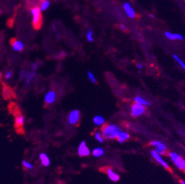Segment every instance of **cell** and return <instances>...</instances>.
I'll list each match as a JSON object with an SVG mask.
<instances>
[{
	"label": "cell",
	"instance_id": "obj_1",
	"mask_svg": "<svg viewBox=\"0 0 185 184\" xmlns=\"http://www.w3.org/2000/svg\"><path fill=\"white\" fill-rule=\"evenodd\" d=\"M122 130L116 124H107L102 129V135L104 139H115L117 138L118 133Z\"/></svg>",
	"mask_w": 185,
	"mask_h": 184
},
{
	"label": "cell",
	"instance_id": "obj_2",
	"mask_svg": "<svg viewBox=\"0 0 185 184\" xmlns=\"http://www.w3.org/2000/svg\"><path fill=\"white\" fill-rule=\"evenodd\" d=\"M40 8L34 7L31 9L30 15L32 17V24L35 29H39L42 24V16Z\"/></svg>",
	"mask_w": 185,
	"mask_h": 184
},
{
	"label": "cell",
	"instance_id": "obj_3",
	"mask_svg": "<svg viewBox=\"0 0 185 184\" xmlns=\"http://www.w3.org/2000/svg\"><path fill=\"white\" fill-rule=\"evenodd\" d=\"M169 157L173 161V162L175 163V166L178 167L179 169L182 170L185 172V160L183 159L180 155L175 152H170Z\"/></svg>",
	"mask_w": 185,
	"mask_h": 184
},
{
	"label": "cell",
	"instance_id": "obj_4",
	"mask_svg": "<svg viewBox=\"0 0 185 184\" xmlns=\"http://www.w3.org/2000/svg\"><path fill=\"white\" fill-rule=\"evenodd\" d=\"M145 111V108L144 105H140V104L136 103L131 106V115L134 117H138L141 115H143Z\"/></svg>",
	"mask_w": 185,
	"mask_h": 184
},
{
	"label": "cell",
	"instance_id": "obj_5",
	"mask_svg": "<svg viewBox=\"0 0 185 184\" xmlns=\"http://www.w3.org/2000/svg\"><path fill=\"white\" fill-rule=\"evenodd\" d=\"M80 112L79 110H73L69 113L68 115V122L70 124L74 125L77 124L80 121Z\"/></svg>",
	"mask_w": 185,
	"mask_h": 184
},
{
	"label": "cell",
	"instance_id": "obj_6",
	"mask_svg": "<svg viewBox=\"0 0 185 184\" xmlns=\"http://www.w3.org/2000/svg\"><path fill=\"white\" fill-rule=\"evenodd\" d=\"M78 153L80 157H86L90 155V150L86 145L85 141H82L79 144L78 150Z\"/></svg>",
	"mask_w": 185,
	"mask_h": 184
},
{
	"label": "cell",
	"instance_id": "obj_7",
	"mask_svg": "<svg viewBox=\"0 0 185 184\" xmlns=\"http://www.w3.org/2000/svg\"><path fill=\"white\" fill-rule=\"evenodd\" d=\"M151 145L154 147L155 151L158 152L160 155L165 154L167 149H166V146L162 142H158V141H153V142H151Z\"/></svg>",
	"mask_w": 185,
	"mask_h": 184
},
{
	"label": "cell",
	"instance_id": "obj_8",
	"mask_svg": "<svg viewBox=\"0 0 185 184\" xmlns=\"http://www.w3.org/2000/svg\"><path fill=\"white\" fill-rule=\"evenodd\" d=\"M151 155H152V157L154 158V159L156 160V161H157L159 163V164L162 165V166H164V168H166V169L168 168V165H167V162H166V161H164L163 159H162V156L160 155V154H159L158 152H156L155 150H151Z\"/></svg>",
	"mask_w": 185,
	"mask_h": 184
},
{
	"label": "cell",
	"instance_id": "obj_9",
	"mask_svg": "<svg viewBox=\"0 0 185 184\" xmlns=\"http://www.w3.org/2000/svg\"><path fill=\"white\" fill-rule=\"evenodd\" d=\"M11 44H12V47L15 51L16 52H21L24 49V44L21 41L16 40V38L12 39L11 40Z\"/></svg>",
	"mask_w": 185,
	"mask_h": 184
},
{
	"label": "cell",
	"instance_id": "obj_10",
	"mask_svg": "<svg viewBox=\"0 0 185 184\" xmlns=\"http://www.w3.org/2000/svg\"><path fill=\"white\" fill-rule=\"evenodd\" d=\"M55 97H56V94L55 92H53V91H50L49 92L46 93L45 97H44L45 103L46 104H48V105L53 104L54 102H55Z\"/></svg>",
	"mask_w": 185,
	"mask_h": 184
},
{
	"label": "cell",
	"instance_id": "obj_11",
	"mask_svg": "<svg viewBox=\"0 0 185 184\" xmlns=\"http://www.w3.org/2000/svg\"><path fill=\"white\" fill-rule=\"evenodd\" d=\"M116 139H117V141L119 143H124L126 141L130 139V135L128 133H126V132L120 131L118 133V134H117V136Z\"/></svg>",
	"mask_w": 185,
	"mask_h": 184
},
{
	"label": "cell",
	"instance_id": "obj_12",
	"mask_svg": "<svg viewBox=\"0 0 185 184\" xmlns=\"http://www.w3.org/2000/svg\"><path fill=\"white\" fill-rule=\"evenodd\" d=\"M123 8H124L125 11H126V14L128 15L130 18H133L135 17V11L132 8L129 3H124V5H123Z\"/></svg>",
	"mask_w": 185,
	"mask_h": 184
},
{
	"label": "cell",
	"instance_id": "obj_13",
	"mask_svg": "<svg viewBox=\"0 0 185 184\" xmlns=\"http://www.w3.org/2000/svg\"><path fill=\"white\" fill-rule=\"evenodd\" d=\"M106 173H107L108 178H109V179L111 180V181H113V182L119 181V175L118 174H117L116 172H114L111 169H110V168L108 169V170H106Z\"/></svg>",
	"mask_w": 185,
	"mask_h": 184
},
{
	"label": "cell",
	"instance_id": "obj_14",
	"mask_svg": "<svg viewBox=\"0 0 185 184\" xmlns=\"http://www.w3.org/2000/svg\"><path fill=\"white\" fill-rule=\"evenodd\" d=\"M39 159H40L41 162H42V164L43 165V166H50V160L46 153H44V152L41 153L40 155H39Z\"/></svg>",
	"mask_w": 185,
	"mask_h": 184
},
{
	"label": "cell",
	"instance_id": "obj_15",
	"mask_svg": "<svg viewBox=\"0 0 185 184\" xmlns=\"http://www.w3.org/2000/svg\"><path fill=\"white\" fill-rule=\"evenodd\" d=\"M36 75L35 74V72H26L25 74V77L24 78V80H25V85H29L30 83H31L32 80L33 79Z\"/></svg>",
	"mask_w": 185,
	"mask_h": 184
},
{
	"label": "cell",
	"instance_id": "obj_16",
	"mask_svg": "<svg viewBox=\"0 0 185 184\" xmlns=\"http://www.w3.org/2000/svg\"><path fill=\"white\" fill-rule=\"evenodd\" d=\"M165 36L167 38L171 39V40H182L183 36L181 34L178 33H172L170 32H166Z\"/></svg>",
	"mask_w": 185,
	"mask_h": 184
},
{
	"label": "cell",
	"instance_id": "obj_17",
	"mask_svg": "<svg viewBox=\"0 0 185 184\" xmlns=\"http://www.w3.org/2000/svg\"><path fill=\"white\" fill-rule=\"evenodd\" d=\"M134 102H135L136 103L140 104V105H143L144 106H147V105H150L151 103L150 102H148L147 100H146L145 99H144V98L141 97V96H136L135 98H134Z\"/></svg>",
	"mask_w": 185,
	"mask_h": 184
},
{
	"label": "cell",
	"instance_id": "obj_18",
	"mask_svg": "<svg viewBox=\"0 0 185 184\" xmlns=\"http://www.w3.org/2000/svg\"><path fill=\"white\" fill-rule=\"evenodd\" d=\"M93 122L96 125H103V124L105 123V119L101 116H95L93 118Z\"/></svg>",
	"mask_w": 185,
	"mask_h": 184
},
{
	"label": "cell",
	"instance_id": "obj_19",
	"mask_svg": "<svg viewBox=\"0 0 185 184\" xmlns=\"http://www.w3.org/2000/svg\"><path fill=\"white\" fill-rule=\"evenodd\" d=\"M92 155L95 157H100L104 154V150L100 147H96L92 150Z\"/></svg>",
	"mask_w": 185,
	"mask_h": 184
},
{
	"label": "cell",
	"instance_id": "obj_20",
	"mask_svg": "<svg viewBox=\"0 0 185 184\" xmlns=\"http://www.w3.org/2000/svg\"><path fill=\"white\" fill-rule=\"evenodd\" d=\"M15 123H16V125L17 126H22L25 123V117L22 115H19V116H16V120H15Z\"/></svg>",
	"mask_w": 185,
	"mask_h": 184
},
{
	"label": "cell",
	"instance_id": "obj_21",
	"mask_svg": "<svg viewBox=\"0 0 185 184\" xmlns=\"http://www.w3.org/2000/svg\"><path fill=\"white\" fill-rule=\"evenodd\" d=\"M50 5V2L49 0H42V2L40 5V10L42 11H44L47 10L48 7Z\"/></svg>",
	"mask_w": 185,
	"mask_h": 184
},
{
	"label": "cell",
	"instance_id": "obj_22",
	"mask_svg": "<svg viewBox=\"0 0 185 184\" xmlns=\"http://www.w3.org/2000/svg\"><path fill=\"white\" fill-rule=\"evenodd\" d=\"M87 77H88V79H89V80L90 81L91 83H96V82H97L96 78H95V75L93 74V73L91 71H88Z\"/></svg>",
	"mask_w": 185,
	"mask_h": 184
},
{
	"label": "cell",
	"instance_id": "obj_23",
	"mask_svg": "<svg viewBox=\"0 0 185 184\" xmlns=\"http://www.w3.org/2000/svg\"><path fill=\"white\" fill-rule=\"evenodd\" d=\"M173 58H174V59H175V61H176V62L178 63V64H179V65H180L181 67H182L184 70H185V64H184V62H183V61H182V60H181L180 57L177 56V55H173Z\"/></svg>",
	"mask_w": 185,
	"mask_h": 184
},
{
	"label": "cell",
	"instance_id": "obj_24",
	"mask_svg": "<svg viewBox=\"0 0 185 184\" xmlns=\"http://www.w3.org/2000/svg\"><path fill=\"white\" fill-rule=\"evenodd\" d=\"M95 137L97 141H98L99 142L103 143L104 142V137L103 136L102 133H100V132H97L95 134Z\"/></svg>",
	"mask_w": 185,
	"mask_h": 184
},
{
	"label": "cell",
	"instance_id": "obj_25",
	"mask_svg": "<svg viewBox=\"0 0 185 184\" xmlns=\"http://www.w3.org/2000/svg\"><path fill=\"white\" fill-rule=\"evenodd\" d=\"M86 38L88 41L89 42H93L94 38H93V32L91 29H89L86 33Z\"/></svg>",
	"mask_w": 185,
	"mask_h": 184
},
{
	"label": "cell",
	"instance_id": "obj_26",
	"mask_svg": "<svg viewBox=\"0 0 185 184\" xmlns=\"http://www.w3.org/2000/svg\"><path fill=\"white\" fill-rule=\"evenodd\" d=\"M22 165H23L24 167H25L26 169H27V170H31V169L33 168V165L32 164V163L28 162V161H25V160L22 161Z\"/></svg>",
	"mask_w": 185,
	"mask_h": 184
},
{
	"label": "cell",
	"instance_id": "obj_27",
	"mask_svg": "<svg viewBox=\"0 0 185 184\" xmlns=\"http://www.w3.org/2000/svg\"><path fill=\"white\" fill-rule=\"evenodd\" d=\"M13 77V72L12 71H8L6 72V74H5V79L7 80H10L11 77Z\"/></svg>",
	"mask_w": 185,
	"mask_h": 184
},
{
	"label": "cell",
	"instance_id": "obj_28",
	"mask_svg": "<svg viewBox=\"0 0 185 184\" xmlns=\"http://www.w3.org/2000/svg\"><path fill=\"white\" fill-rule=\"evenodd\" d=\"M38 66L37 64H33V65H32V69H33V72L36 71V70L38 69Z\"/></svg>",
	"mask_w": 185,
	"mask_h": 184
},
{
	"label": "cell",
	"instance_id": "obj_29",
	"mask_svg": "<svg viewBox=\"0 0 185 184\" xmlns=\"http://www.w3.org/2000/svg\"><path fill=\"white\" fill-rule=\"evenodd\" d=\"M119 27L120 28V29H122V30H123V31H126L127 30V27L123 25H119Z\"/></svg>",
	"mask_w": 185,
	"mask_h": 184
},
{
	"label": "cell",
	"instance_id": "obj_30",
	"mask_svg": "<svg viewBox=\"0 0 185 184\" xmlns=\"http://www.w3.org/2000/svg\"><path fill=\"white\" fill-rule=\"evenodd\" d=\"M136 66H137V68L139 69H143V65L140 64V63H138V64H136Z\"/></svg>",
	"mask_w": 185,
	"mask_h": 184
},
{
	"label": "cell",
	"instance_id": "obj_31",
	"mask_svg": "<svg viewBox=\"0 0 185 184\" xmlns=\"http://www.w3.org/2000/svg\"><path fill=\"white\" fill-rule=\"evenodd\" d=\"M181 184H185V181H181Z\"/></svg>",
	"mask_w": 185,
	"mask_h": 184
}]
</instances>
